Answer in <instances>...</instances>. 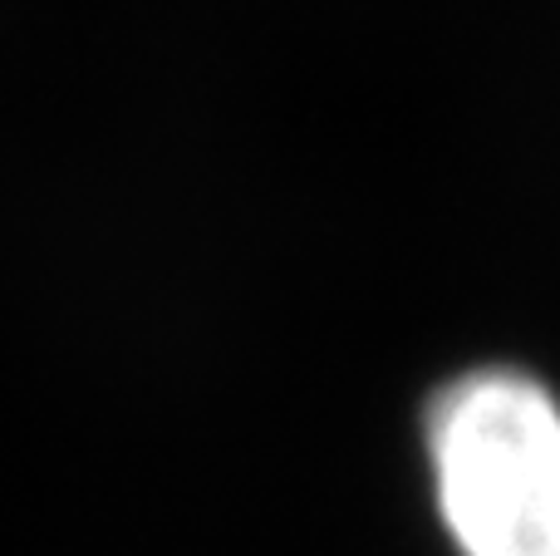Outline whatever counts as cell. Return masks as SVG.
<instances>
[{
    "label": "cell",
    "instance_id": "6da1fadb",
    "mask_svg": "<svg viewBox=\"0 0 560 556\" xmlns=\"http://www.w3.org/2000/svg\"><path fill=\"white\" fill-rule=\"evenodd\" d=\"M423 463L457 556H560V394L541 374H453L428 399Z\"/></svg>",
    "mask_w": 560,
    "mask_h": 556
}]
</instances>
